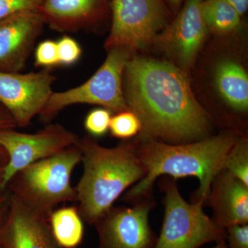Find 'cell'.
I'll return each instance as SVG.
<instances>
[{
	"instance_id": "6da1fadb",
	"label": "cell",
	"mask_w": 248,
	"mask_h": 248,
	"mask_svg": "<svg viewBox=\"0 0 248 248\" xmlns=\"http://www.w3.org/2000/svg\"><path fill=\"white\" fill-rule=\"evenodd\" d=\"M124 97L141 122V138L183 143L207 138L208 112L192 92L187 73L171 62L133 56L124 72Z\"/></svg>"
},
{
	"instance_id": "7a4b0ae2",
	"label": "cell",
	"mask_w": 248,
	"mask_h": 248,
	"mask_svg": "<svg viewBox=\"0 0 248 248\" xmlns=\"http://www.w3.org/2000/svg\"><path fill=\"white\" fill-rule=\"evenodd\" d=\"M239 139L233 134H221L187 143H169L139 138L135 146L146 174L125 194L124 200L135 203L151 197L156 179L168 174L174 179L198 178L197 201L204 203L214 179L223 169L227 155Z\"/></svg>"
},
{
	"instance_id": "3957f363",
	"label": "cell",
	"mask_w": 248,
	"mask_h": 248,
	"mask_svg": "<svg viewBox=\"0 0 248 248\" xmlns=\"http://www.w3.org/2000/svg\"><path fill=\"white\" fill-rule=\"evenodd\" d=\"M76 146L83 164V174L76 186L77 207L84 221L94 225L124 191L144 177L146 170L135 141L107 148L85 136L79 138Z\"/></svg>"
},
{
	"instance_id": "277c9868",
	"label": "cell",
	"mask_w": 248,
	"mask_h": 248,
	"mask_svg": "<svg viewBox=\"0 0 248 248\" xmlns=\"http://www.w3.org/2000/svg\"><path fill=\"white\" fill-rule=\"evenodd\" d=\"M81 160L78 147H68L18 171L4 189L28 208L48 217L59 204L77 202L71 175Z\"/></svg>"
},
{
	"instance_id": "5b68a950",
	"label": "cell",
	"mask_w": 248,
	"mask_h": 248,
	"mask_svg": "<svg viewBox=\"0 0 248 248\" xmlns=\"http://www.w3.org/2000/svg\"><path fill=\"white\" fill-rule=\"evenodd\" d=\"M132 53L124 48L108 50L102 66L84 84L62 92H53L38 115L40 122L49 124L62 110L76 104L97 105L114 113L128 110L124 97L123 78L125 64Z\"/></svg>"
},
{
	"instance_id": "8992f818",
	"label": "cell",
	"mask_w": 248,
	"mask_h": 248,
	"mask_svg": "<svg viewBox=\"0 0 248 248\" xmlns=\"http://www.w3.org/2000/svg\"><path fill=\"white\" fill-rule=\"evenodd\" d=\"M164 182V223L153 248H199L226 239V229L205 215L203 203H187L174 179Z\"/></svg>"
},
{
	"instance_id": "52a82bcc",
	"label": "cell",
	"mask_w": 248,
	"mask_h": 248,
	"mask_svg": "<svg viewBox=\"0 0 248 248\" xmlns=\"http://www.w3.org/2000/svg\"><path fill=\"white\" fill-rule=\"evenodd\" d=\"M112 24L106 41L108 50L128 49L132 53L154 43L174 17L164 0H109Z\"/></svg>"
},
{
	"instance_id": "ba28073f",
	"label": "cell",
	"mask_w": 248,
	"mask_h": 248,
	"mask_svg": "<svg viewBox=\"0 0 248 248\" xmlns=\"http://www.w3.org/2000/svg\"><path fill=\"white\" fill-rule=\"evenodd\" d=\"M79 138L59 124H47L35 133H20L14 128L0 130V146L9 157L1 189L18 171L75 146Z\"/></svg>"
},
{
	"instance_id": "9c48e42d",
	"label": "cell",
	"mask_w": 248,
	"mask_h": 248,
	"mask_svg": "<svg viewBox=\"0 0 248 248\" xmlns=\"http://www.w3.org/2000/svg\"><path fill=\"white\" fill-rule=\"evenodd\" d=\"M151 197L133 207L112 206L94 223L96 248H153L156 238L149 223L153 206Z\"/></svg>"
},
{
	"instance_id": "30bf717a",
	"label": "cell",
	"mask_w": 248,
	"mask_h": 248,
	"mask_svg": "<svg viewBox=\"0 0 248 248\" xmlns=\"http://www.w3.org/2000/svg\"><path fill=\"white\" fill-rule=\"evenodd\" d=\"M51 69L36 73L0 72V104L19 128L30 125L52 95L55 77Z\"/></svg>"
},
{
	"instance_id": "8fae6325",
	"label": "cell",
	"mask_w": 248,
	"mask_h": 248,
	"mask_svg": "<svg viewBox=\"0 0 248 248\" xmlns=\"http://www.w3.org/2000/svg\"><path fill=\"white\" fill-rule=\"evenodd\" d=\"M203 0H185L154 43L187 73L194 66L208 33L202 14Z\"/></svg>"
},
{
	"instance_id": "7c38bea8",
	"label": "cell",
	"mask_w": 248,
	"mask_h": 248,
	"mask_svg": "<svg viewBox=\"0 0 248 248\" xmlns=\"http://www.w3.org/2000/svg\"><path fill=\"white\" fill-rule=\"evenodd\" d=\"M44 25L37 9L22 11L0 21V72L22 71Z\"/></svg>"
},
{
	"instance_id": "4fadbf2b",
	"label": "cell",
	"mask_w": 248,
	"mask_h": 248,
	"mask_svg": "<svg viewBox=\"0 0 248 248\" xmlns=\"http://www.w3.org/2000/svg\"><path fill=\"white\" fill-rule=\"evenodd\" d=\"M11 197L9 215L0 230L1 248H62L52 234L48 217Z\"/></svg>"
},
{
	"instance_id": "5bb4252c",
	"label": "cell",
	"mask_w": 248,
	"mask_h": 248,
	"mask_svg": "<svg viewBox=\"0 0 248 248\" xmlns=\"http://www.w3.org/2000/svg\"><path fill=\"white\" fill-rule=\"evenodd\" d=\"M45 24L61 32L96 25L110 12L109 0H44L37 9Z\"/></svg>"
},
{
	"instance_id": "9a60e30c",
	"label": "cell",
	"mask_w": 248,
	"mask_h": 248,
	"mask_svg": "<svg viewBox=\"0 0 248 248\" xmlns=\"http://www.w3.org/2000/svg\"><path fill=\"white\" fill-rule=\"evenodd\" d=\"M207 200L213 209L212 219L219 228L248 224V186L226 170L214 179Z\"/></svg>"
},
{
	"instance_id": "2e32d148",
	"label": "cell",
	"mask_w": 248,
	"mask_h": 248,
	"mask_svg": "<svg viewBox=\"0 0 248 248\" xmlns=\"http://www.w3.org/2000/svg\"><path fill=\"white\" fill-rule=\"evenodd\" d=\"M215 84L223 102L236 112L248 109V76L244 66L232 58L222 59L215 70Z\"/></svg>"
},
{
	"instance_id": "e0dca14e",
	"label": "cell",
	"mask_w": 248,
	"mask_h": 248,
	"mask_svg": "<svg viewBox=\"0 0 248 248\" xmlns=\"http://www.w3.org/2000/svg\"><path fill=\"white\" fill-rule=\"evenodd\" d=\"M50 230L62 248H76L84 239V220L77 206L54 210L48 217Z\"/></svg>"
},
{
	"instance_id": "ac0fdd59",
	"label": "cell",
	"mask_w": 248,
	"mask_h": 248,
	"mask_svg": "<svg viewBox=\"0 0 248 248\" xmlns=\"http://www.w3.org/2000/svg\"><path fill=\"white\" fill-rule=\"evenodd\" d=\"M202 14L208 32L215 35H233L242 27L244 17L225 0H203Z\"/></svg>"
},
{
	"instance_id": "d6986e66",
	"label": "cell",
	"mask_w": 248,
	"mask_h": 248,
	"mask_svg": "<svg viewBox=\"0 0 248 248\" xmlns=\"http://www.w3.org/2000/svg\"><path fill=\"white\" fill-rule=\"evenodd\" d=\"M223 169L248 186V141L241 138L232 147L225 159Z\"/></svg>"
},
{
	"instance_id": "ffe728a7",
	"label": "cell",
	"mask_w": 248,
	"mask_h": 248,
	"mask_svg": "<svg viewBox=\"0 0 248 248\" xmlns=\"http://www.w3.org/2000/svg\"><path fill=\"white\" fill-rule=\"evenodd\" d=\"M141 130V122L132 111H122L111 117L109 131L114 138L129 140L140 133Z\"/></svg>"
},
{
	"instance_id": "44dd1931",
	"label": "cell",
	"mask_w": 248,
	"mask_h": 248,
	"mask_svg": "<svg viewBox=\"0 0 248 248\" xmlns=\"http://www.w3.org/2000/svg\"><path fill=\"white\" fill-rule=\"evenodd\" d=\"M112 112L104 108L90 111L85 117L84 128L92 138L104 136L109 131Z\"/></svg>"
},
{
	"instance_id": "7402d4cb",
	"label": "cell",
	"mask_w": 248,
	"mask_h": 248,
	"mask_svg": "<svg viewBox=\"0 0 248 248\" xmlns=\"http://www.w3.org/2000/svg\"><path fill=\"white\" fill-rule=\"evenodd\" d=\"M59 66H71L79 61L82 55V48L79 42L68 35L62 36L57 41Z\"/></svg>"
},
{
	"instance_id": "603a6c76",
	"label": "cell",
	"mask_w": 248,
	"mask_h": 248,
	"mask_svg": "<svg viewBox=\"0 0 248 248\" xmlns=\"http://www.w3.org/2000/svg\"><path fill=\"white\" fill-rule=\"evenodd\" d=\"M35 64L45 69H53L59 66L57 41L46 40L37 46L35 51Z\"/></svg>"
},
{
	"instance_id": "cb8c5ba5",
	"label": "cell",
	"mask_w": 248,
	"mask_h": 248,
	"mask_svg": "<svg viewBox=\"0 0 248 248\" xmlns=\"http://www.w3.org/2000/svg\"><path fill=\"white\" fill-rule=\"evenodd\" d=\"M44 0H0V21L18 13L36 10Z\"/></svg>"
},
{
	"instance_id": "d4e9b609",
	"label": "cell",
	"mask_w": 248,
	"mask_h": 248,
	"mask_svg": "<svg viewBox=\"0 0 248 248\" xmlns=\"http://www.w3.org/2000/svg\"><path fill=\"white\" fill-rule=\"evenodd\" d=\"M229 248H248V225H234L226 229Z\"/></svg>"
},
{
	"instance_id": "484cf974",
	"label": "cell",
	"mask_w": 248,
	"mask_h": 248,
	"mask_svg": "<svg viewBox=\"0 0 248 248\" xmlns=\"http://www.w3.org/2000/svg\"><path fill=\"white\" fill-rule=\"evenodd\" d=\"M16 127H17V125L13 117L0 104V130L15 128Z\"/></svg>"
},
{
	"instance_id": "4316f807",
	"label": "cell",
	"mask_w": 248,
	"mask_h": 248,
	"mask_svg": "<svg viewBox=\"0 0 248 248\" xmlns=\"http://www.w3.org/2000/svg\"><path fill=\"white\" fill-rule=\"evenodd\" d=\"M225 1L231 5L242 17H244L245 15L247 13L248 0H225Z\"/></svg>"
},
{
	"instance_id": "83f0119b",
	"label": "cell",
	"mask_w": 248,
	"mask_h": 248,
	"mask_svg": "<svg viewBox=\"0 0 248 248\" xmlns=\"http://www.w3.org/2000/svg\"><path fill=\"white\" fill-rule=\"evenodd\" d=\"M8 161H9V157H8L7 153L4 148L0 146V189H1V186H2L3 177H4V170L8 164Z\"/></svg>"
},
{
	"instance_id": "f1b7e54d",
	"label": "cell",
	"mask_w": 248,
	"mask_h": 248,
	"mask_svg": "<svg viewBox=\"0 0 248 248\" xmlns=\"http://www.w3.org/2000/svg\"><path fill=\"white\" fill-rule=\"evenodd\" d=\"M164 1L173 16H174L179 12L185 0H164Z\"/></svg>"
},
{
	"instance_id": "f546056e",
	"label": "cell",
	"mask_w": 248,
	"mask_h": 248,
	"mask_svg": "<svg viewBox=\"0 0 248 248\" xmlns=\"http://www.w3.org/2000/svg\"><path fill=\"white\" fill-rule=\"evenodd\" d=\"M211 248H228V246L226 245V239L221 240V241H218L216 243L214 247Z\"/></svg>"
},
{
	"instance_id": "4dcf8cb0",
	"label": "cell",
	"mask_w": 248,
	"mask_h": 248,
	"mask_svg": "<svg viewBox=\"0 0 248 248\" xmlns=\"http://www.w3.org/2000/svg\"><path fill=\"white\" fill-rule=\"evenodd\" d=\"M0 248H1V245H0Z\"/></svg>"
}]
</instances>
